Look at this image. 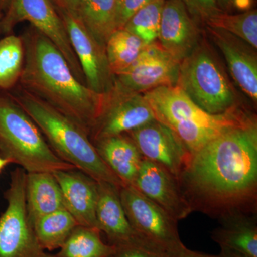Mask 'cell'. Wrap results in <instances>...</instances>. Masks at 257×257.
I'll return each instance as SVG.
<instances>
[{"label": "cell", "mask_w": 257, "mask_h": 257, "mask_svg": "<svg viewBox=\"0 0 257 257\" xmlns=\"http://www.w3.org/2000/svg\"><path fill=\"white\" fill-rule=\"evenodd\" d=\"M179 183L192 211L219 221L256 214V119L228 130L192 154Z\"/></svg>", "instance_id": "cell-1"}, {"label": "cell", "mask_w": 257, "mask_h": 257, "mask_svg": "<svg viewBox=\"0 0 257 257\" xmlns=\"http://www.w3.org/2000/svg\"><path fill=\"white\" fill-rule=\"evenodd\" d=\"M23 40L25 62L20 82L24 90L73 120L89 136L102 109L104 94L79 82L60 50L40 32Z\"/></svg>", "instance_id": "cell-2"}, {"label": "cell", "mask_w": 257, "mask_h": 257, "mask_svg": "<svg viewBox=\"0 0 257 257\" xmlns=\"http://www.w3.org/2000/svg\"><path fill=\"white\" fill-rule=\"evenodd\" d=\"M157 121L172 130L191 154L231 128L256 119L242 105L219 114H209L197 105L177 85L143 93Z\"/></svg>", "instance_id": "cell-3"}, {"label": "cell", "mask_w": 257, "mask_h": 257, "mask_svg": "<svg viewBox=\"0 0 257 257\" xmlns=\"http://www.w3.org/2000/svg\"><path fill=\"white\" fill-rule=\"evenodd\" d=\"M13 97L40 128L61 160L74 166L96 182L121 188L124 184L106 166L84 128L45 101L26 91Z\"/></svg>", "instance_id": "cell-4"}, {"label": "cell", "mask_w": 257, "mask_h": 257, "mask_svg": "<svg viewBox=\"0 0 257 257\" xmlns=\"http://www.w3.org/2000/svg\"><path fill=\"white\" fill-rule=\"evenodd\" d=\"M0 155L27 173L77 169L56 155L35 121L11 98L0 97Z\"/></svg>", "instance_id": "cell-5"}, {"label": "cell", "mask_w": 257, "mask_h": 257, "mask_svg": "<svg viewBox=\"0 0 257 257\" xmlns=\"http://www.w3.org/2000/svg\"><path fill=\"white\" fill-rule=\"evenodd\" d=\"M176 85L209 114H223L241 105L219 59L203 41L179 64Z\"/></svg>", "instance_id": "cell-6"}, {"label": "cell", "mask_w": 257, "mask_h": 257, "mask_svg": "<svg viewBox=\"0 0 257 257\" xmlns=\"http://www.w3.org/2000/svg\"><path fill=\"white\" fill-rule=\"evenodd\" d=\"M27 172L17 167L10 174L4 197L7 207L0 215V257H44L26 205Z\"/></svg>", "instance_id": "cell-7"}, {"label": "cell", "mask_w": 257, "mask_h": 257, "mask_svg": "<svg viewBox=\"0 0 257 257\" xmlns=\"http://www.w3.org/2000/svg\"><path fill=\"white\" fill-rule=\"evenodd\" d=\"M125 214L134 231L167 255L182 247L177 221L132 185L119 189Z\"/></svg>", "instance_id": "cell-8"}, {"label": "cell", "mask_w": 257, "mask_h": 257, "mask_svg": "<svg viewBox=\"0 0 257 257\" xmlns=\"http://www.w3.org/2000/svg\"><path fill=\"white\" fill-rule=\"evenodd\" d=\"M155 120L143 93L130 90L116 79L112 88L104 94L102 109L89 138L93 143L130 133Z\"/></svg>", "instance_id": "cell-9"}, {"label": "cell", "mask_w": 257, "mask_h": 257, "mask_svg": "<svg viewBox=\"0 0 257 257\" xmlns=\"http://www.w3.org/2000/svg\"><path fill=\"white\" fill-rule=\"evenodd\" d=\"M24 20L30 22L37 31L55 45L67 60L76 78L87 86L63 20L50 0H12L4 22L5 30L9 31L14 24Z\"/></svg>", "instance_id": "cell-10"}, {"label": "cell", "mask_w": 257, "mask_h": 257, "mask_svg": "<svg viewBox=\"0 0 257 257\" xmlns=\"http://www.w3.org/2000/svg\"><path fill=\"white\" fill-rule=\"evenodd\" d=\"M60 11L86 84L98 94H106L114 86L116 77L109 67L105 46L96 41L75 15L62 8Z\"/></svg>", "instance_id": "cell-11"}, {"label": "cell", "mask_w": 257, "mask_h": 257, "mask_svg": "<svg viewBox=\"0 0 257 257\" xmlns=\"http://www.w3.org/2000/svg\"><path fill=\"white\" fill-rule=\"evenodd\" d=\"M179 64L155 41L144 47L133 64L115 77L130 90L146 92L157 87L176 85Z\"/></svg>", "instance_id": "cell-12"}, {"label": "cell", "mask_w": 257, "mask_h": 257, "mask_svg": "<svg viewBox=\"0 0 257 257\" xmlns=\"http://www.w3.org/2000/svg\"><path fill=\"white\" fill-rule=\"evenodd\" d=\"M126 135L144 158L165 167L179 181L192 154L172 130L155 120Z\"/></svg>", "instance_id": "cell-13"}, {"label": "cell", "mask_w": 257, "mask_h": 257, "mask_svg": "<svg viewBox=\"0 0 257 257\" xmlns=\"http://www.w3.org/2000/svg\"><path fill=\"white\" fill-rule=\"evenodd\" d=\"M177 221L193 212L178 179L167 169L144 158L133 185Z\"/></svg>", "instance_id": "cell-14"}, {"label": "cell", "mask_w": 257, "mask_h": 257, "mask_svg": "<svg viewBox=\"0 0 257 257\" xmlns=\"http://www.w3.org/2000/svg\"><path fill=\"white\" fill-rule=\"evenodd\" d=\"M97 188L96 223L98 229L105 234L109 244L115 247L137 245L165 252L147 242L134 231L121 204L119 187L108 182H97Z\"/></svg>", "instance_id": "cell-15"}, {"label": "cell", "mask_w": 257, "mask_h": 257, "mask_svg": "<svg viewBox=\"0 0 257 257\" xmlns=\"http://www.w3.org/2000/svg\"><path fill=\"white\" fill-rule=\"evenodd\" d=\"M197 23L179 0H165L159 43L179 62L192 54L200 43L201 34Z\"/></svg>", "instance_id": "cell-16"}, {"label": "cell", "mask_w": 257, "mask_h": 257, "mask_svg": "<svg viewBox=\"0 0 257 257\" xmlns=\"http://www.w3.org/2000/svg\"><path fill=\"white\" fill-rule=\"evenodd\" d=\"M211 40L226 60L233 79L250 99L257 101L256 49L221 29L207 27Z\"/></svg>", "instance_id": "cell-17"}, {"label": "cell", "mask_w": 257, "mask_h": 257, "mask_svg": "<svg viewBox=\"0 0 257 257\" xmlns=\"http://www.w3.org/2000/svg\"><path fill=\"white\" fill-rule=\"evenodd\" d=\"M53 175L60 184L65 209L79 225L98 229V188L95 179L77 169L57 171Z\"/></svg>", "instance_id": "cell-18"}, {"label": "cell", "mask_w": 257, "mask_h": 257, "mask_svg": "<svg viewBox=\"0 0 257 257\" xmlns=\"http://www.w3.org/2000/svg\"><path fill=\"white\" fill-rule=\"evenodd\" d=\"M93 144L101 160L124 185H133L144 160L133 140L124 134Z\"/></svg>", "instance_id": "cell-19"}, {"label": "cell", "mask_w": 257, "mask_h": 257, "mask_svg": "<svg viewBox=\"0 0 257 257\" xmlns=\"http://www.w3.org/2000/svg\"><path fill=\"white\" fill-rule=\"evenodd\" d=\"M26 205L32 224L42 216L65 209L60 184L53 173H27Z\"/></svg>", "instance_id": "cell-20"}, {"label": "cell", "mask_w": 257, "mask_h": 257, "mask_svg": "<svg viewBox=\"0 0 257 257\" xmlns=\"http://www.w3.org/2000/svg\"><path fill=\"white\" fill-rule=\"evenodd\" d=\"M219 222L220 226L212 231L211 238L221 248L246 257H257L256 214H239Z\"/></svg>", "instance_id": "cell-21"}, {"label": "cell", "mask_w": 257, "mask_h": 257, "mask_svg": "<svg viewBox=\"0 0 257 257\" xmlns=\"http://www.w3.org/2000/svg\"><path fill=\"white\" fill-rule=\"evenodd\" d=\"M75 15L96 41L104 46L117 30L116 0H84Z\"/></svg>", "instance_id": "cell-22"}, {"label": "cell", "mask_w": 257, "mask_h": 257, "mask_svg": "<svg viewBox=\"0 0 257 257\" xmlns=\"http://www.w3.org/2000/svg\"><path fill=\"white\" fill-rule=\"evenodd\" d=\"M101 233L96 228L78 225L57 254L60 257H111L116 248L104 242Z\"/></svg>", "instance_id": "cell-23"}, {"label": "cell", "mask_w": 257, "mask_h": 257, "mask_svg": "<svg viewBox=\"0 0 257 257\" xmlns=\"http://www.w3.org/2000/svg\"><path fill=\"white\" fill-rule=\"evenodd\" d=\"M78 223L66 209L42 216L33 224L40 246L45 251L60 248Z\"/></svg>", "instance_id": "cell-24"}, {"label": "cell", "mask_w": 257, "mask_h": 257, "mask_svg": "<svg viewBox=\"0 0 257 257\" xmlns=\"http://www.w3.org/2000/svg\"><path fill=\"white\" fill-rule=\"evenodd\" d=\"M145 46L138 37L124 29L113 32L105 46L108 62L112 74L117 75L130 67Z\"/></svg>", "instance_id": "cell-25"}, {"label": "cell", "mask_w": 257, "mask_h": 257, "mask_svg": "<svg viewBox=\"0 0 257 257\" xmlns=\"http://www.w3.org/2000/svg\"><path fill=\"white\" fill-rule=\"evenodd\" d=\"M25 62L23 40L9 35L0 40V88L11 89L20 81Z\"/></svg>", "instance_id": "cell-26"}, {"label": "cell", "mask_w": 257, "mask_h": 257, "mask_svg": "<svg viewBox=\"0 0 257 257\" xmlns=\"http://www.w3.org/2000/svg\"><path fill=\"white\" fill-rule=\"evenodd\" d=\"M211 28L221 29L257 48V12L247 10L241 14L230 15L221 12L206 23Z\"/></svg>", "instance_id": "cell-27"}, {"label": "cell", "mask_w": 257, "mask_h": 257, "mask_svg": "<svg viewBox=\"0 0 257 257\" xmlns=\"http://www.w3.org/2000/svg\"><path fill=\"white\" fill-rule=\"evenodd\" d=\"M165 1L155 0L143 7L133 15L123 29L136 35L145 45L156 41Z\"/></svg>", "instance_id": "cell-28"}, {"label": "cell", "mask_w": 257, "mask_h": 257, "mask_svg": "<svg viewBox=\"0 0 257 257\" xmlns=\"http://www.w3.org/2000/svg\"><path fill=\"white\" fill-rule=\"evenodd\" d=\"M196 21L207 23L208 20L221 13L216 0H179Z\"/></svg>", "instance_id": "cell-29"}, {"label": "cell", "mask_w": 257, "mask_h": 257, "mask_svg": "<svg viewBox=\"0 0 257 257\" xmlns=\"http://www.w3.org/2000/svg\"><path fill=\"white\" fill-rule=\"evenodd\" d=\"M154 1L155 0H116L117 30L123 29L135 13Z\"/></svg>", "instance_id": "cell-30"}, {"label": "cell", "mask_w": 257, "mask_h": 257, "mask_svg": "<svg viewBox=\"0 0 257 257\" xmlns=\"http://www.w3.org/2000/svg\"><path fill=\"white\" fill-rule=\"evenodd\" d=\"M115 248L111 257H168L167 253L137 245H124Z\"/></svg>", "instance_id": "cell-31"}, {"label": "cell", "mask_w": 257, "mask_h": 257, "mask_svg": "<svg viewBox=\"0 0 257 257\" xmlns=\"http://www.w3.org/2000/svg\"><path fill=\"white\" fill-rule=\"evenodd\" d=\"M168 257H219V255H211L192 251L186 247L184 245L176 250L174 252L168 254Z\"/></svg>", "instance_id": "cell-32"}, {"label": "cell", "mask_w": 257, "mask_h": 257, "mask_svg": "<svg viewBox=\"0 0 257 257\" xmlns=\"http://www.w3.org/2000/svg\"><path fill=\"white\" fill-rule=\"evenodd\" d=\"M84 1V0H60V3L62 9L75 15Z\"/></svg>", "instance_id": "cell-33"}, {"label": "cell", "mask_w": 257, "mask_h": 257, "mask_svg": "<svg viewBox=\"0 0 257 257\" xmlns=\"http://www.w3.org/2000/svg\"><path fill=\"white\" fill-rule=\"evenodd\" d=\"M216 3L223 13H229L234 8V0H216Z\"/></svg>", "instance_id": "cell-34"}, {"label": "cell", "mask_w": 257, "mask_h": 257, "mask_svg": "<svg viewBox=\"0 0 257 257\" xmlns=\"http://www.w3.org/2000/svg\"><path fill=\"white\" fill-rule=\"evenodd\" d=\"M252 3L253 0H234V8L241 11H247L251 9Z\"/></svg>", "instance_id": "cell-35"}, {"label": "cell", "mask_w": 257, "mask_h": 257, "mask_svg": "<svg viewBox=\"0 0 257 257\" xmlns=\"http://www.w3.org/2000/svg\"><path fill=\"white\" fill-rule=\"evenodd\" d=\"M219 257H246L241 254V253L236 252V251H232L229 248H221L220 253L219 254Z\"/></svg>", "instance_id": "cell-36"}, {"label": "cell", "mask_w": 257, "mask_h": 257, "mask_svg": "<svg viewBox=\"0 0 257 257\" xmlns=\"http://www.w3.org/2000/svg\"><path fill=\"white\" fill-rule=\"evenodd\" d=\"M9 164H10L9 160L0 155V173H1L2 171L4 170L5 167Z\"/></svg>", "instance_id": "cell-37"}, {"label": "cell", "mask_w": 257, "mask_h": 257, "mask_svg": "<svg viewBox=\"0 0 257 257\" xmlns=\"http://www.w3.org/2000/svg\"><path fill=\"white\" fill-rule=\"evenodd\" d=\"M11 1L12 0H0V5H1L3 8H6V9L8 10Z\"/></svg>", "instance_id": "cell-38"}, {"label": "cell", "mask_w": 257, "mask_h": 257, "mask_svg": "<svg viewBox=\"0 0 257 257\" xmlns=\"http://www.w3.org/2000/svg\"><path fill=\"white\" fill-rule=\"evenodd\" d=\"M44 257H60L57 254H51V253H45V256Z\"/></svg>", "instance_id": "cell-39"}]
</instances>
